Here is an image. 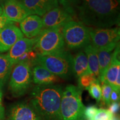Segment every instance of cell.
Masks as SVG:
<instances>
[{
    "instance_id": "obj_1",
    "label": "cell",
    "mask_w": 120,
    "mask_h": 120,
    "mask_svg": "<svg viewBox=\"0 0 120 120\" xmlns=\"http://www.w3.org/2000/svg\"><path fill=\"white\" fill-rule=\"evenodd\" d=\"M119 0H79L77 16L83 25L111 28L120 22Z\"/></svg>"
},
{
    "instance_id": "obj_2",
    "label": "cell",
    "mask_w": 120,
    "mask_h": 120,
    "mask_svg": "<svg viewBox=\"0 0 120 120\" xmlns=\"http://www.w3.org/2000/svg\"><path fill=\"white\" fill-rule=\"evenodd\" d=\"M62 92V87L59 85H37L33 88L29 103L41 120H61Z\"/></svg>"
},
{
    "instance_id": "obj_3",
    "label": "cell",
    "mask_w": 120,
    "mask_h": 120,
    "mask_svg": "<svg viewBox=\"0 0 120 120\" xmlns=\"http://www.w3.org/2000/svg\"><path fill=\"white\" fill-rule=\"evenodd\" d=\"M82 90L70 85L63 91L61 106V120H85V107L82 101Z\"/></svg>"
},
{
    "instance_id": "obj_4",
    "label": "cell",
    "mask_w": 120,
    "mask_h": 120,
    "mask_svg": "<svg viewBox=\"0 0 120 120\" xmlns=\"http://www.w3.org/2000/svg\"><path fill=\"white\" fill-rule=\"evenodd\" d=\"M73 57L68 51L63 49L49 55H38L34 62L62 79H67L72 73Z\"/></svg>"
},
{
    "instance_id": "obj_5",
    "label": "cell",
    "mask_w": 120,
    "mask_h": 120,
    "mask_svg": "<svg viewBox=\"0 0 120 120\" xmlns=\"http://www.w3.org/2000/svg\"><path fill=\"white\" fill-rule=\"evenodd\" d=\"M64 46L62 28H47L42 30L36 37L33 50L38 55L43 56L62 51Z\"/></svg>"
},
{
    "instance_id": "obj_6",
    "label": "cell",
    "mask_w": 120,
    "mask_h": 120,
    "mask_svg": "<svg viewBox=\"0 0 120 120\" xmlns=\"http://www.w3.org/2000/svg\"><path fill=\"white\" fill-rule=\"evenodd\" d=\"M9 82V90L13 96H21L28 91L32 81L31 64L20 62L15 64L12 70Z\"/></svg>"
},
{
    "instance_id": "obj_7",
    "label": "cell",
    "mask_w": 120,
    "mask_h": 120,
    "mask_svg": "<svg viewBox=\"0 0 120 120\" xmlns=\"http://www.w3.org/2000/svg\"><path fill=\"white\" fill-rule=\"evenodd\" d=\"M64 42L70 49H77L90 44V28L80 22L71 21L62 28Z\"/></svg>"
},
{
    "instance_id": "obj_8",
    "label": "cell",
    "mask_w": 120,
    "mask_h": 120,
    "mask_svg": "<svg viewBox=\"0 0 120 120\" xmlns=\"http://www.w3.org/2000/svg\"><path fill=\"white\" fill-rule=\"evenodd\" d=\"M90 36L91 45L96 49H101L119 43L120 30L118 27L91 28Z\"/></svg>"
},
{
    "instance_id": "obj_9",
    "label": "cell",
    "mask_w": 120,
    "mask_h": 120,
    "mask_svg": "<svg viewBox=\"0 0 120 120\" xmlns=\"http://www.w3.org/2000/svg\"><path fill=\"white\" fill-rule=\"evenodd\" d=\"M72 16L64 7H56L43 16V28H62L66 24L73 21Z\"/></svg>"
},
{
    "instance_id": "obj_10",
    "label": "cell",
    "mask_w": 120,
    "mask_h": 120,
    "mask_svg": "<svg viewBox=\"0 0 120 120\" xmlns=\"http://www.w3.org/2000/svg\"><path fill=\"white\" fill-rule=\"evenodd\" d=\"M3 15L13 22H19L31 14L19 0H4Z\"/></svg>"
},
{
    "instance_id": "obj_11",
    "label": "cell",
    "mask_w": 120,
    "mask_h": 120,
    "mask_svg": "<svg viewBox=\"0 0 120 120\" xmlns=\"http://www.w3.org/2000/svg\"><path fill=\"white\" fill-rule=\"evenodd\" d=\"M23 34L19 28L14 24H9L0 30V53L10 50L13 45Z\"/></svg>"
},
{
    "instance_id": "obj_12",
    "label": "cell",
    "mask_w": 120,
    "mask_h": 120,
    "mask_svg": "<svg viewBox=\"0 0 120 120\" xmlns=\"http://www.w3.org/2000/svg\"><path fill=\"white\" fill-rule=\"evenodd\" d=\"M6 120H41V118L29 103L21 102L10 107Z\"/></svg>"
},
{
    "instance_id": "obj_13",
    "label": "cell",
    "mask_w": 120,
    "mask_h": 120,
    "mask_svg": "<svg viewBox=\"0 0 120 120\" xmlns=\"http://www.w3.org/2000/svg\"><path fill=\"white\" fill-rule=\"evenodd\" d=\"M31 15L41 16L58 7L57 0H19Z\"/></svg>"
},
{
    "instance_id": "obj_14",
    "label": "cell",
    "mask_w": 120,
    "mask_h": 120,
    "mask_svg": "<svg viewBox=\"0 0 120 120\" xmlns=\"http://www.w3.org/2000/svg\"><path fill=\"white\" fill-rule=\"evenodd\" d=\"M120 43H118L112 53L110 64L100 80L101 82H105L110 85L112 89L117 79L120 77Z\"/></svg>"
},
{
    "instance_id": "obj_15",
    "label": "cell",
    "mask_w": 120,
    "mask_h": 120,
    "mask_svg": "<svg viewBox=\"0 0 120 120\" xmlns=\"http://www.w3.org/2000/svg\"><path fill=\"white\" fill-rule=\"evenodd\" d=\"M20 29L22 34L28 38L37 36L43 29L42 19L40 16L31 15L20 22Z\"/></svg>"
},
{
    "instance_id": "obj_16",
    "label": "cell",
    "mask_w": 120,
    "mask_h": 120,
    "mask_svg": "<svg viewBox=\"0 0 120 120\" xmlns=\"http://www.w3.org/2000/svg\"><path fill=\"white\" fill-rule=\"evenodd\" d=\"M36 42V37L34 38H23L19 39L13 45L7 54L10 61L13 65L24 53L33 49Z\"/></svg>"
},
{
    "instance_id": "obj_17",
    "label": "cell",
    "mask_w": 120,
    "mask_h": 120,
    "mask_svg": "<svg viewBox=\"0 0 120 120\" xmlns=\"http://www.w3.org/2000/svg\"><path fill=\"white\" fill-rule=\"evenodd\" d=\"M32 81L37 85H51L59 81L60 77L39 64L32 69Z\"/></svg>"
},
{
    "instance_id": "obj_18",
    "label": "cell",
    "mask_w": 120,
    "mask_h": 120,
    "mask_svg": "<svg viewBox=\"0 0 120 120\" xmlns=\"http://www.w3.org/2000/svg\"><path fill=\"white\" fill-rule=\"evenodd\" d=\"M118 43L111 45L103 49H97L99 64L100 81L110 64L112 53Z\"/></svg>"
},
{
    "instance_id": "obj_19",
    "label": "cell",
    "mask_w": 120,
    "mask_h": 120,
    "mask_svg": "<svg viewBox=\"0 0 120 120\" xmlns=\"http://www.w3.org/2000/svg\"><path fill=\"white\" fill-rule=\"evenodd\" d=\"M72 73L77 78L86 73H91L89 71L87 58L84 52L80 51L73 58Z\"/></svg>"
},
{
    "instance_id": "obj_20",
    "label": "cell",
    "mask_w": 120,
    "mask_h": 120,
    "mask_svg": "<svg viewBox=\"0 0 120 120\" xmlns=\"http://www.w3.org/2000/svg\"><path fill=\"white\" fill-rule=\"evenodd\" d=\"M84 52L87 58L90 72L94 75L96 79L100 81L99 64L97 49L91 44H89L85 47Z\"/></svg>"
},
{
    "instance_id": "obj_21",
    "label": "cell",
    "mask_w": 120,
    "mask_h": 120,
    "mask_svg": "<svg viewBox=\"0 0 120 120\" xmlns=\"http://www.w3.org/2000/svg\"><path fill=\"white\" fill-rule=\"evenodd\" d=\"M13 64L7 55L0 53V89L4 87L10 78Z\"/></svg>"
},
{
    "instance_id": "obj_22",
    "label": "cell",
    "mask_w": 120,
    "mask_h": 120,
    "mask_svg": "<svg viewBox=\"0 0 120 120\" xmlns=\"http://www.w3.org/2000/svg\"><path fill=\"white\" fill-rule=\"evenodd\" d=\"M97 80L98 79L92 73H86L79 77V79H78L79 86L78 87L82 90L83 89L87 90L90 85Z\"/></svg>"
},
{
    "instance_id": "obj_23",
    "label": "cell",
    "mask_w": 120,
    "mask_h": 120,
    "mask_svg": "<svg viewBox=\"0 0 120 120\" xmlns=\"http://www.w3.org/2000/svg\"><path fill=\"white\" fill-rule=\"evenodd\" d=\"M100 82V81L97 80L93 82L87 89L90 96L95 99L97 102H101L102 98V90Z\"/></svg>"
},
{
    "instance_id": "obj_24",
    "label": "cell",
    "mask_w": 120,
    "mask_h": 120,
    "mask_svg": "<svg viewBox=\"0 0 120 120\" xmlns=\"http://www.w3.org/2000/svg\"><path fill=\"white\" fill-rule=\"evenodd\" d=\"M102 83V98L101 101L103 103V104L109 106L111 104L110 102V95L112 91V88L110 85L108 83L105 82Z\"/></svg>"
},
{
    "instance_id": "obj_25",
    "label": "cell",
    "mask_w": 120,
    "mask_h": 120,
    "mask_svg": "<svg viewBox=\"0 0 120 120\" xmlns=\"http://www.w3.org/2000/svg\"><path fill=\"white\" fill-rule=\"evenodd\" d=\"M37 56H38V55L36 53V52L33 49H31L24 53L20 58H19L16 64L20 62H27L30 63L31 65L34 64V62Z\"/></svg>"
},
{
    "instance_id": "obj_26",
    "label": "cell",
    "mask_w": 120,
    "mask_h": 120,
    "mask_svg": "<svg viewBox=\"0 0 120 120\" xmlns=\"http://www.w3.org/2000/svg\"><path fill=\"white\" fill-rule=\"evenodd\" d=\"M113 115L109 110L106 109H100L93 118V120H111Z\"/></svg>"
},
{
    "instance_id": "obj_27",
    "label": "cell",
    "mask_w": 120,
    "mask_h": 120,
    "mask_svg": "<svg viewBox=\"0 0 120 120\" xmlns=\"http://www.w3.org/2000/svg\"><path fill=\"white\" fill-rule=\"evenodd\" d=\"M57 1L62 6V7L73 15L75 12L73 8L79 4V0H57Z\"/></svg>"
},
{
    "instance_id": "obj_28",
    "label": "cell",
    "mask_w": 120,
    "mask_h": 120,
    "mask_svg": "<svg viewBox=\"0 0 120 120\" xmlns=\"http://www.w3.org/2000/svg\"><path fill=\"white\" fill-rule=\"evenodd\" d=\"M98 111V109L94 106H90L85 108L84 112L85 118L87 119L93 120V118Z\"/></svg>"
},
{
    "instance_id": "obj_29",
    "label": "cell",
    "mask_w": 120,
    "mask_h": 120,
    "mask_svg": "<svg viewBox=\"0 0 120 120\" xmlns=\"http://www.w3.org/2000/svg\"><path fill=\"white\" fill-rule=\"evenodd\" d=\"M120 109V104L118 102H115L111 103L109 106V110L111 112L112 115L117 113Z\"/></svg>"
},
{
    "instance_id": "obj_30",
    "label": "cell",
    "mask_w": 120,
    "mask_h": 120,
    "mask_svg": "<svg viewBox=\"0 0 120 120\" xmlns=\"http://www.w3.org/2000/svg\"><path fill=\"white\" fill-rule=\"evenodd\" d=\"M5 119V111L2 104V92L0 89V120Z\"/></svg>"
},
{
    "instance_id": "obj_31",
    "label": "cell",
    "mask_w": 120,
    "mask_h": 120,
    "mask_svg": "<svg viewBox=\"0 0 120 120\" xmlns=\"http://www.w3.org/2000/svg\"><path fill=\"white\" fill-rule=\"evenodd\" d=\"M9 24H13V22L10 21L4 15L0 16V30Z\"/></svg>"
},
{
    "instance_id": "obj_32",
    "label": "cell",
    "mask_w": 120,
    "mask_h": 120,
    "mask_svg": "<svg viewBox=\"0 0 120 120\" xmlns=\"http://www.w3.org/2000/svg\"><path fill=\"white\" fill-rule=\"evenodd\" d=\"M120 100V92L115 90H112L111 94L110 95V102L111 103L118 102Z\"/></svg>"
},
{
    "instance_id": "obj_33",
    "label": "cell",
    "mask_w": 120,
    "mask_h": 120,
    "mask_svg": "<svg viewBox=\"0 0 120 120\" xmlns=\"http://www.w3.org/2000/svg\"><path fill=\"white\" fill-rule=\"evenodd\" d=\"M3 15V7H2V3L0 2V16Z\"/></svg>"
},
{
    "instance_id": "obj_34",
    "label": "cell",
    "mask_w": 120,
    "mask_h": 120,
    "mask_svg": "<svg viewBox=\"0 0 120 120\" xmlns=\"http://www.w3.org/2000/svg\"><path fill=\"white\" fill-rule=\"evenodd\" d=\"M4 1V0H0V2H1V3H2Z\"/></svg>"
},
{
    "instance_id": "obj_35",
    "label": "cell",
    "mask_w": 120,
    "mask_h": 120,
    "mask_svg": "<svg viewBox=\"0 0 120 120\" xmlns=\"http://www.w3.org/2000/svg\"><path fill=\"white\" fill-rule=\"evenodd\" d=\"M86 120H90V119H87Z\"/></svg>"
}]
</instances>
